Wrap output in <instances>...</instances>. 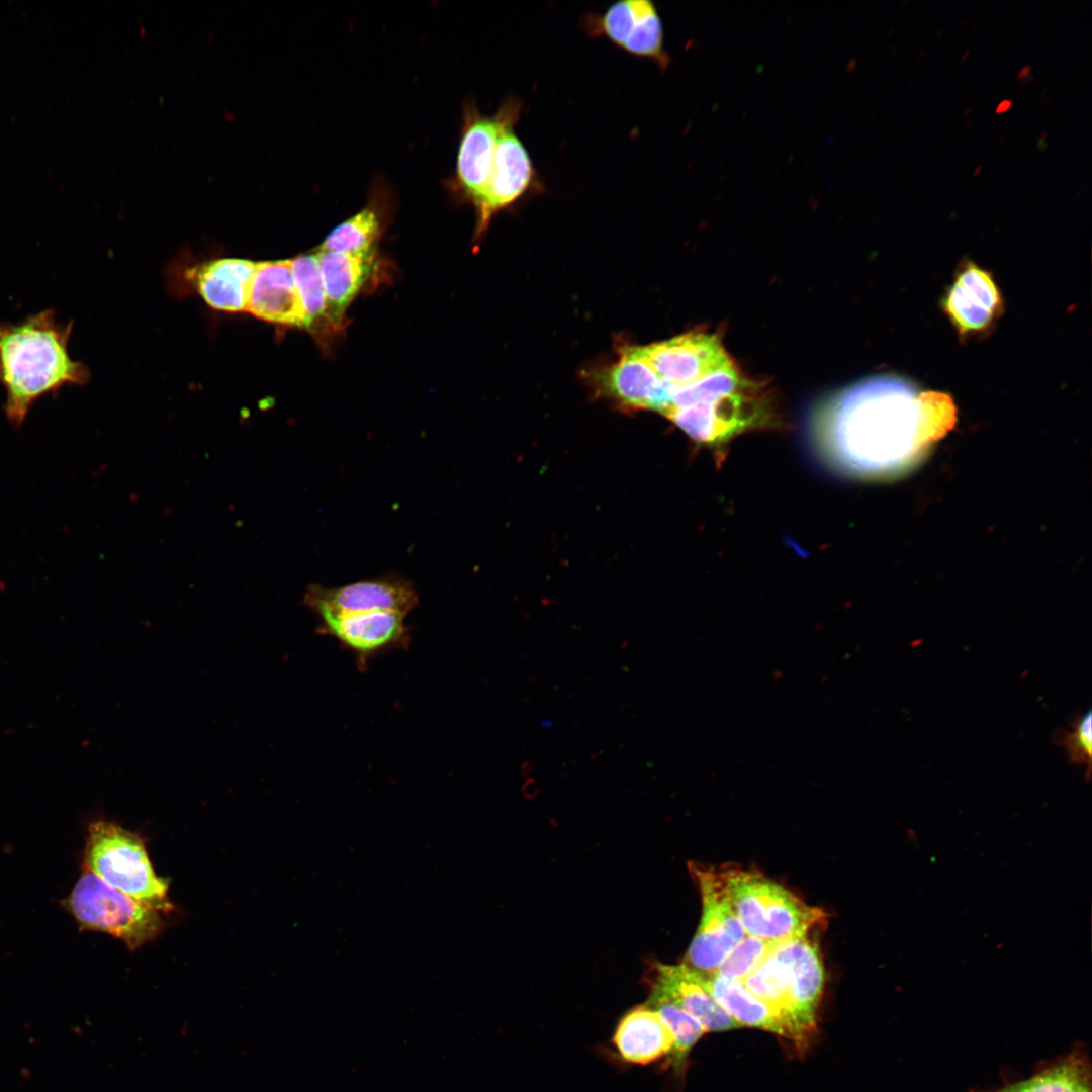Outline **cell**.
Segmentation results:
<instances>
[{"instance_id": "cell-1", "label": "cell", "mask_w": 1092, "mask_h": 1092, "mask_svg": "<svg viewBox=\"0 0 1092 1092\" xmlns=\"http://www.w3.org/2000/svg\"><path fill=\"white\" fill-rule=\"evenodd\" d=\"M956 422L952 398L896 374L867 377L818 401L805 422L814 457L828 470L883 479L911 468Z\"/></svg>"}, {"instance_id": "cell-2", "label": "cell", "mask_w": 1092, "mask_h": 1092, "mask_svg": "<svg viewBox=\"0 0 1092 1092\" xmlns=\"http://www.w3.org/2000/svg\"><path fill=\"white\" fill-rule=\"evenodd\" d=\"M72 329V322L57 321L54 309L0 324V384L6 392L4 413L14 427L23 424L38 398L88 382V368L69 354Z\"/></svg>"}, {"instance_id": "cell-3", "label": "cell", "mask_w": 1092, "mask_h": 1092, "mask_svg": "<svg viewBox=\"0 0 1092 1092\" xmlns=\"http://www.w3.org/2000/svg\"><path fill=\"white\" fill-rule=\"evenodd\" d=\"M727 896L745 934L770 941L809 935L826 919L792 892L760 873L725 867Z\"/></svg>"}, {"instance_id": "cell-4", "label": "cell", "mask_w": 1092, "mask_h": 1092, "mask_svg": "<svg viewBox=\"0 0 1092 1092\" xmlns=\"http://www.w3.org/2000/svg\"><path fill=\"white\" fill-rule=\"evenodd\" d=\"M85 866L106 884L161 913L175 909L169 883L159 877L149 858L145 839L114 822L89 825Z\"/></svg>"}, {"instance_id": "cell-5", "label": "cell", "mask_w": 1092, "mask_h": 1092, "mask_svg": "<svg viewBox=\"0 0 1092 1092\" xmlns=\"http://www.w3.org/2000/svg\"><path fill=\"white\" fill-rule=\"evenodd\" d=\"M68 906L83 928L101 931L136 950L165 927L161 912L106 884L90 872L78 880Z\"/></svg>"}, {"instance_id": "cell-6", "label": "cell", "mask_w": 1092, "mask_h": 1092, "mask_svg": "<svg viewBox=\"0 0 1092 1092\" xmlns=\"http://www.w3.org/2000/svg\"><path fill=\"white\" fill-rule=\"evenodd\" d=\"M523 102L509 97L497 109L500 129L489 182L474 207L477 234L487 228L497 212L507 209L528 194L541 191L543 183L525 145L515 127L522 114Z\"/></svg>"}, {"instance_id": "cell-7", "label": "cell", "mask_w": 1092, "mask_h": 1092, "mask_svg": "<svg viewBox=\"0 0 1092 1092\" xmlns=\"http://www.w3.org/2000/svg\"><path fill=\"white\" fill-rule=\"evenodd\" d=\"M702 899V918L682 964L702 975L716 973L730 950L745 936L727 896L724 868L689 864Z\"/></svg>"}, {"instance_id": "cell-8", "label": "cell", "mask_w": 1092, "mask_h": 1092, "mask_svg": "<svg viewBox=\"0 0 1092 1092\" xmlns=\"http://www.w3.org/2000/svg\"><path fill=\"white\" fill-rule=\"evenodd\" d=\"M592 37H605L625 53L655 63L661 71L670 64L664 30L656 5L650 0H620L601 13L582 17Z\"/></svg>"}, {"instance_id": "cell-9", "label": "cell", "mask_w": 1092, "mask_h": 1092, "mask_svg": "<svg viewBox=\"0 0 1092 1092\" xmlns=\"http://www.w3.org/2000/svg\"><path fill=\"white\" fill-rule=\"evenodd\" d=\"M311 611L318 618L316 631L337 640L362 667L380 654L410 645L407 614L394 611L338 613L324 607Z\"/></svg>"}, {"instance_id": "cell-10", "label": "cell", "mask_w": 1092, "mask_h": 1092, "mask_svg": "<svg viewBox=\"0 0 1092 1092\" xmlns=\"http://www.w3.org/2000/svg\"><path fill=\"white\" fill-rule=\"evenodd\" d=\"M499 129L498 110L487 115L474 101L464 103L455 170L445 182V186L462 201L474 205L486 188L493 169Z\"/></svg>"}, {"instance_id": "cell-11", "label": "cell", "mask_w": 1092, "mask_h": 1092, "mask_svg": "<svg viewBox=\"0 0 1092 1092\" xmlns=\"http://www.w3.org/2000/svg\"><path fill=\"white\" fill-rule=\"evenodd\" d=\"M941 308L961 339L986 335L1003 313L1002 293L985 268L971 260L958 267Z\"/></svg>"}, {"instance_id": "cell-12", "label": "cell", "mask_w": 1092, "mask_h": 1092, "mask_svg": "<svg viewBox=\"0 0 1092 1092\" xmlns=\"http://www.w3.org/2000/svg\"><path fill=\"white\" fill-rule=\"evenodd\" d=\"M639 349L657 376L673 388L691 385L734 365L721 340L713 334L687 333Z\"/></svg>"}, {"instance_id": "cell-13", "label": "cell", "mask_w": 1092, "mask_h": 1092, "mask_svg": "<svg viewBox=\"0 0 1092 1092\" xmlns=\"http://www.w3.org/2000/svg\"><path fill=\"white\" fill-rule=\"evenodd\" d=\"M303 603L310 610L324 607L338 613L394 611L408 614L419 604L414 585L396 575L353 582L338 587L309 585Z\"/></svg>"}, {"instance_id": "cell-14", "label": "cell", "mask_w": 1092, "mask_h": 1092, "mask_svg": "<svg viewBox=\"0 0 1092 1092\" xmlns=\"http://www.w3.org/2000/svg\"><path fill=\"white\" fill-rule=\"evenodd\" d=\"M809 938L805 935L783 941L791 969L788 1029L790 1039L800 1044L816 1029V1012L825 980L818 945Z\"/></svg>"}, {"instance_id": "cell-15", "label": "cell", "mask_w": 1092, "mask_h": 1092, "mask_svg": "<svg viewBox=\"0 0 1092 1092\" xmlns=\"http://www.w3.org/2000/svg\"><path fill=\"white\" fill-rule=\"evenodd\" d=\"M649 979L650 997L674 1003L694 1017L706 1032L741 1027L716 1001L705 976L685 964L655 963Z\"/></svg>"}, {"instance_id": "cell-16", "label": "cell", "mask_w": 1092, "mask_h": 1092, "mask_svg": "<svg viewBox=\"0 0 1092 1092\" xmlns=\"http://www.w3.org/2000/svg\"><path fill=\"white\" fill-rule=\"evenodd\" d=\"M247 311L268 323L304 328L291 259L256 263Z\"/></svg>"}, {"instance_id": "cell-17", "label": "cell", "mask_w": 1092, "mask_h": 1092, "mask_svg": "<svg viewBox=\"0 0 1092 1092\" xmlns=\"http://www.w3.org/2000/svg\"><path fill=\"white\" fill-rule=\"evenodd\" d=\"M603 390L621 404L664 414L672 386L662 381L642 356L639 347L623 351L619 360L600 375Z\"/></svg>"}, {"instance_id": "cell-18", "label": "cell", "mask_w": 1092, "mask_h": 1092, "mask_svg": "<svg viewBox=\"0 0 1092 1092\" xmlns=\"http://www.w3.org/2000/svg\"><path fill=\"white\" fill-rule=\"evenodd\" d=\"M331 332L345 326L346 311L372 275L374 254L317 250Z\"/></svg>"}, {"instance_id": "cell-19", "label": "cell", "mask_w": 1092, "mask_h": 1092, "mask_svg": "<svg viewBox=\"0 0 1092 1092\" xmlns=\"http://www.w3.org/2000/svg\"><path fill=\"white\" fill-rule=\"evenodd\" d=\"M256 263L241 258L214 259L191 268L188 276L210 307L228 312L247 311Z\"/></svg>"}, {"instance_id": "cell-20", "label": "cell", "mask_w": 1092, "mask_h": 1092, "mask_svg": "<svg viewBox=\"0 0 1092 1092\" xmlns=\"http://www.w3.org/2000/svg\"><path fill=\"white\" fill-rule=\"evenodd\" d=\"M613 1043L624 1061L646 1065L671 1053L674 1040L658 1012L644 1004L621 1018Z\"/></svg>"}, {"instance_id": "cell-21", "label": "cell", "mask_w": 1092, "mask_h": 1092, "mask_svg": "<svg viewBox=\"0 0 1092 1092\" xmlns=\"http://www.w3.org/2000/svg\"><path fill=\"white\" fill-rule=\"evenodd\" d=\"M970 1092H1091V1063L1082 1044L1031 1075L988 1090Z\"/></svg>"}, {"instance_id": "cell-22", "label": "cell", "mask_w": 1092, "mask_h": 1092, "mask_svg": "<svg viewBox=\"0 0 1092 1092\" xmlns=\"http://www.w3.org/2000/svg\"><path fill=\"white\" fill-rule=\"evenodd\" d=\"M704 976L716 1001L740 1026L755 1027L787 1037L772 1009L752 995L741 981L725 979L715 973Z\"/></svg>"}, {"instance_id": "cell-23", "label": "cell", "mask_w": 1092, "mask_h": 1092, "mask_svg": "<svg viewBox=\"0 0 1092 1092\" xmlns=\"http://www.w3.org/2000/svg\"><path fill=\"white\" fill-rule=\"evenodd\" d=\"M381 197V191L373 193L367 205L332 230L318 249L350 254H374L383 229Z\"/></svg>"}, {"instance_id": "cell-24", "label": "cell", "mask_w": 1092, "mask_h": 1092, "mask_svg": "<svg viewBox=\"0 0 1092 1092\" xmlns=\"http://www.w3.org/2000/svg\"><path fill=\"white\" fill-rule=\"evenodd\" d=\"M292 261L293 275L304 313V328L313 332L331 331L327 317V299L316 253L299 255Z\"/></svg>"}, {"instance_id": "cell-25", "label": "cell", "mask_w": 1092, "mask_h": 1092, "mask_svg": "<svg viewBox=\"0 0 1092 1092\" xmlns=\"http://www.w3.org/2000/svg\"><path fill=\"white\" fill-rule=\"evenodd\" d=\"M655 1009L669 1029L673 1040L672 1062L680 1068L691 1049L706 1033L702 1025L674 1003L658 997H649L647 1003Z\"/></svg>"}, {"instance_id": "cell-26", "label": "cell", "mask_w": 1092, "mask_h": 1092, "mask_svg": "<svg viewBox=\"0 0 1092 1092\" xmlns=\"http://www.w3.org/2000/svg\"><path fill=\"white\" fill-rule=\"evenodd\" d=\"M778 942L745 934L726 956L715 974L725 979L743 981L765 961Z\"/></svg>"}, {"instance_id": "cell-27", "label": "cell", "mask_w": 1092, "mask_h": 1092, "mask_svg": "<svg viewBox=\"0 0 1092 1092\" xmlns=\"http://www.w3.org/2000/svg\"><path fill=\"white\" fill-rule=\"evenodd\" d=\"M1056 742L1062 745L1071 762L1086 764L1091 767L1092 754V713L1088 710L1072 724L1070 730L1059 731Z\"/></svg>"}, {"instance_id": "cell-28", "label": "cell", "mask_w": 1092, "mask_h": 1092, "mask_svg": "<svg viewBox=\"0 0 1092 1092\" xmlns=\"http://www.w3.org/2000/svg\"><path fill=\"white\" fill-rule=\"evenodd\" d=\"M1031 73H1032L1031 66H1029V65L1023 66L1020 69V71L1018 72L1017 77H1016L1018 83L1020 85H1026L1027 83L1032 82L1034 80V77L1031 75Z\"/></svg>"}, {"instance_id": "cell-29", "label": "cell", "mask_w": 1092, "mask_h": 1092, "mask_svg": "<svg viewBox=\"0 0 1092 1092\" xmlns=\"http://www.w3.org/2000/svg\"><path fill=\"white\" fill-rule=\"evenodd\" d=\"M1012 103H1013L1012 100L1008 99V98L1002 100L997 105V107L995 109V114H1001V113L1007 112L1008 110L1011 109Z\"/></svg>"}, {"instance_id": "cell-30", "label": "cell", "mask_w": 1092, "mask_h": 1092, "mask_svg": "<svg viewBox=\"0 0 1092 1092\" xmlns=\"http://www.w3.org/2000/svg\"><path fill=\"white\" fill-rule=\"evenodd\" d=\"M532 769H533V762L531 760H527V761L523 762L522 765H521V770H522V772L524 775H528Z\"/></svg>"}, {"instance_id": "cell-31", "label": "cell", "mask_w": 1092, "mask_h": 1092, "mask_svg": "<svg viewBox=\"0 0 1092 1092\" xmlns=\"http://www.w3.org/2000/svg\"><path fill=\"white\" fill-rule=\"evenodd\" d=\"M1048 135H1049L1048 131H1045V130L1040 131L1039 134L1037 135V142H1044L1046 140Z\"/></svg>"}, {"instance_id": "cell-32", "label": "cell", "mask_w": 1092, "mask_h": 1092, "mask_svg": "<svg viewBox=\"0 0 1092 1092\" xmlns=\"http://www.w3.org/2000/svg\"><path fill=\"white\" fill-rule=\"evenodd\" d=\"M908 839H909V841H911L913 843L917 842V837H916L915 833H908Z\"/></svg>"}, {"instance_id": "cell-33", "label": "cell", "mask_w": 1092, "mask_h": 1092, "mask_svg": "<svg viewBox=\"0 0 1092 1092\" xmlns=\"http://www.w3.org/2000/svg\"><path fill=\"white\" fill-rule=\"evenodd\" d=\"M981 171H982V166H980V165H979V166H977V167L975 168L974 172H973V176H974V177L978 176V175H979V174L981 173Z\"/></svg>"}, {"instance_id": "cell-34", "label": "cell", "mask_w": 1092, "mask_h": 1092, "mask_svg": "<svg viewBox=\"0 0 1092 1092\" xmlns=\"http://www.w3.org/2000/svg\"><path fill=\"white\" fill-rule=\"evenodd\" d=\"M970 54H971V50H966L965 53L962 55L961 60L965 61Z\"/></svg>"}, {"instance_id": "cell-35", "label": "cell", "mask_w": 1092, "mask_h": 1092, "mask_svg": "<svg viewBox=\"0 0 1092 1092\" xmlns=\"http://www.w3.org/2000/svg\"><path fill=\"white\" fill-rule=\"evenodd\" d=\"M971 111H972V107L971 106L967 107L966 110L963 113V117L968 116Z\"/></svg>"}, {"instance_id": "cell-36", "label": "cell", "mask_w": 1092, "mask_h": 1092, "mask_svg": "<svg viewBox=\"0 0 1092 1092\" xmlns=\"http://www.w3.org/2000/svg\"><path fill=\"white\" fill-rule=\"evenodd\" d=\"M924 55H925V52H924V51H923V52H921V53L919 54L918 58H917V61H920V60H921V58H923V57H924Z\"/></svg>"}, {"instance_id": "cell-37", "label": "cell", "mask_w": 1092, "mask_h": 1092, "mask_svg": "<svg viewBox=\"0 0 1092 1092\" xmlns=\"http://www.w3.org/2000/svg\"><path fill=\"white\" fill-rule=\"evenodd\" d=\"M943 33H944V29H941V30L939 31V34H937V36H936V37H937V38H940V36H941V35H942Z\"/></svg>"}]
</instances>
